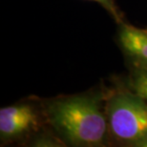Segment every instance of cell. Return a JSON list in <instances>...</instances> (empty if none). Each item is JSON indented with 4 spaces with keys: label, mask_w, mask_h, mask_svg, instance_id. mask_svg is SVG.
Instances as JSON below:
<instances>
[{
    "label": "cell",
    "mask_w": 147,
    "mask_h": 147,
    "mask_svg": "<svg viewBox=\"0 0 147 147\" xmlns=\"http://www.w3.org/2000/svg\"><path fill=\"white\" fill-rule=\"evenodd\" d=\"M43 105L48 125L66 145L102 147L110 143L105 95L101 92L57 96Z\"/></svg>",
    "instance_id": "1"
},
{
    "label": "cell",
    "mask_w": 147,
    "mask_h": 147,
    "mask_svg": "<svg viewBox=\"0 0 147 147\" xmlns=\"http://www.w3.org/2000/svg\"><path fill=\"white\" fill-rule=\"evenodd\" d=\"M110 140L135 147L147 133V102L130 90H116L105 96Z\"/></svg>",
    "instance_id": "2"
},
{
    "label": "cell",
    "mask_w": 147,
    "mask_h": 147,
    "mask_svg": "<svg viewBox=\"0 0 147 147\" xmlns=\"http://www.w3.org/2000/svg\"><path fill=\"white\" fill-rule=\"evenodd\" d=\"M48 124L44 105L32 101L3 107L0 110V140L2 144L29 140Z\"/></svg>",
    "instance_id": "3"
},
{
    "label": "cell",
    "mask_w": 147,
    "mask_h": 147,
    "mask_svg": "<svg viewBox=\"0 0 147 147\" xmlns=\"http://www.w3.org/2000/svg\"><path fill=\"white\" fill-rule=\"evenodd\" d=\"M119 43L123 53L135 69L147 70V30L136 28L127 23H120Z\"/></svg>",
    "instance_id": "4"
},
{
    "label": "cell",
    "mask_w": 147,
    "mask_h": 147,
    "mask_svg": "<svg viewBox=\"0 0 147 147\" xmlns=\"http://www.w3.org/2000/svg\"><path fill=\"white\" fill-rule=\"evenodd\" d=\"M29 145L31 146H42V147H60V146H67L65 142L60 139L59 137L55 134V132L47 131L45 129H42L39 132H37L32 136L28 140Z\"/></svg>",
    "instance_id": "5"
},
{
    "label": "cell",
    "mask_w": 147,
    "mask_h": 147,
    "mask_svg": "<svg viewBox=\"0 0 147 147\" xmlns=\"http://www.w3.org/2000/svg\"><path fill=\"white\" fill-rule=\"evenodd\" d=\"M129 86L147 102V70L134 68L129 79Z\"/></svg>",
    "instance_id": "6"
},
{
    "label": "cell",
    "mask_w": 147,
    "mask_h": 147,
    "mask_svg": "<svg viewBox=\"0 0 147 147\" xmlns=\"http://www.w3.org/2000/svg\"><path fill=\"white\" fill-rule=\"evenodd\" d=\"M90 1L98 3V4L113 17L114 20L117 24H120V23L124 22V20H123V14L121 11H120L119 8L117 6L115 0H90Z\"/></svg>",
    "instance_id": "7"
},
{
    "label": "cell",
    "mask_w": 147,
    "mask_h": 147,
    "mask_svg": "<svg viewBox=\"0 0 147 147\" xmlns=\"http://www.w3.org/2000/svg\"><path fill=\"white\" fill-rule=\"evenodd\" d=\"M135 147H147V133L145 136L137 143Z\"/></svg>",
    "instance_id": "8"
}]
</instances>
